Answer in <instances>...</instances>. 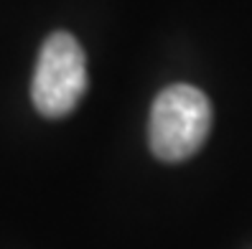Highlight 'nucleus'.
I'll return each instance as SVG.
<instances>
[{"instance_id": "nucleus-1", "label": "nucleus", "mask_w": 252, "mask_h": 249, "mask_svg": "<svg viewBox=\"0 0 252 249\" xmlns=\"http://www.w3.org/2000/svg\"><path fill=\"white\" fill-rule=\"evenodd\" d=\"M212 127V105L204 92L189 84L163 89L151 110L148 142L163 163H181L194 155Z\"/></svg>"}, {"instance_id": "nucleus-2", "label": "nucleus", "mask_w": 252, "mask_h": 249, "mask_svg": "<svg viewBox=\"0 0 252 249\" xmlns=\"http://www.w3.org/2000/svg\"><path fill=\"white\" fill-rule=\"evenodd\" d=\"M87 92V58L66 31L51 33L38 51L31 97L43 117H66Z\"/></svg>"}]
</instances>
